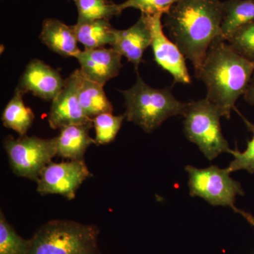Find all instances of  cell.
<instances>
[{"label":"cell","instance_id":"obj_5","mask_svg":"<svg viewBox=\"0 0 254 254\" xmlns=\"http://www.w3.org/2000/svg\"><path fill=\"white\" fill-rule=\"evenodd\" d=\"M184 120V132L189 141L195 143L205 158L213 160L232 149L222 134V115L216 105L206 98L187 103Z\"/></svg>","mask_w":254,"mask_h":254},{"label":"cell","instance_id":"obj_16","mask_svg":"<svg viewBox=\"0 0 254 254\" xmlns=\"http://www.w3.org/2000/svg\"><path fill=\"white\" fill-rule=\"evenodd\" d=\"M78 41L85 50L113 47L115 41L116 30L108 20L101 19L89 22L77 23L73 26Z\"/></svg>","mask_w":254,"mask_h":254},{"label":"cell","instance_id":"obj_26","mask_svg":"<svg viewBox=\"0 0 254 254\" xmlns=\"http://www.w3.org/2000/svg\"><path fill=\"white\" fill-rule=\"evenodd\" d=\"M244 97L247 103L254 106V73Z\"/></svg>","mask_w":254,"mask_h":254},{"label":"cell","instance_id":"obj_17","mask_svg":"<svg viewBox=\"0 0 254 254\" xmlns=\"http://www.w3.org/2000/svg\"><path fill=\"white\" fill-rule=\"evenodd\" d=\"M103 87L82 75L78 99L85 114L92 120L100 114L113 113V105L107 98Z\"/></svg>","mask_w":254,"mask_h":254},{"label":"cell","instance_id":"obj_1","mask_svg":"<svg viewBox=\"0 0 254 254\" xmlns=\"http://www.w3.org/2000/svg\"><path fill=\"white\" fill-rule=\"evenodd\" d=\"M170 39L199 71L210 44L222 36L223 18L220 0H179L163 15Z\"/></svg>","mask_w":254,"mask_h":254},{"label":"cell","instance_id":"obj_2","mask_svg":"<svg viewBox=\"0 0 254 254\" xmlns=\"http://www.w3.org/2000/svg\"><path fill=\"white\" fill-rule=\"evenodd\" d=\"M254 73V63L239 55L220 36L210 44L195 76L206 86L205 98L228 120L237 100L245 94Z\"/></svg>","mask_w":254,"mask_h":254},{"label":"cell","instance_id":"obj_12","mask_svg":"<svg viewBox=\"0 0 254 254\" xmlns=\"http://www.w3.org/2000/svg\"><path fill=\"white\" fill-rule=\"evenodd\" d=\"M122 57L113 48H101L81 51L76 58L83 77L105 86L120 73L123 67Z\"/></svg>","mask_w":254,"mask_h":254},{"label":"cell","instance_id":"obj_25","mask_svg":"<svg viewBox=\"0 0 254 254\" xmlns=\"http://www.w3.org/2000/svg\"><path fill=\"white\" fill-rule=\"evenodd\" d=\"M179 0H127L120 5L122 11L133 8L141 11L142 14H165Z\"/></svg>","mask_w":254,"mask_h":254},{"label":"cell","instance_id":"obj_7","mask_svg":"<svg viewBox=\"0 0 254 254\" xmlns=\"http://www.w3.org/2000/svg\"><path fill=\"white\" fill-rule=\"evenodd\" d=\"M4 147L15 175L36 182L57 155L56 137L43 139L26 135L18 138L8 136Z\"/></svg>","mask_w":254,"mask_h":254},{"label":"cell","instance_id":"obj_15","mask_svg":"<svg viewBox=\"0 0 254 254\" xmlns=\"http://www.w3.org/2000/svg\"><path fill=\"white\" fill-rule=\"evenodd\" d=\"M93 125H69L60 128L56 137L57 155L71 160H83L88 147L95 143L89 136Z\"/></svg>","mask_w":254,"mask_h":254},{"label":"cell","instance_id":"obj_10","mask_svg":"<svg viewBox=\"0 0 254 254\" xmlns=\"http://www.w3.org/2000/svg\"><path fill=\"white\" fill-rule=\"evenodd\" d=\"M81 70L76 69L66 79L60 94L53 100L48 123L53 129L74 125H93V120L85 114L78 99Z\"/></svg>","mask_w":254,"mask_h":254},{"label":"cell","instance_id":"obj_19","mask_svg":"<svg viewBox=\"0 0 254 254\" xmlns=\"http://www.w3.org/2000/svg\"><path fill=\"white\" fill-rule=\"evenodd\" d=\"M22 92L16 88L14 96L3 111V125L6 128L17 132L20 136H24L31 127L35 116L31 108L24 105Z\"/></svg>","mask_w":254,"mask_h":254},{"label":"cell","instance_id":"obj_18","mask_svg":"<svg viewBox=\"0 0 254 254\" xmlns=\"http://www.w3.org/2000/svg\"><path fill=\"white\" fill-rule=\"evenodd\" d=\"M222 37L225 39L237 29L254 21V0H227L222 2Z\"/></svg>","mask_w":254,"mask_h":254},{"label":"cell","instance_id":"obj_24","mask_svg":"<svg viewBox=\"0 0 254 254\" xmlns=\"http://www.w3.org/2000/svg\"><path fill=\"white\" fill-rule=\"evenodd\" d=\"M243 120L253 133V137L247 142V148L243 152L237 149L232 150L231 155H233L234 159L227 168L230 173L238 170H247L251 174L254 173V125L247 121L245 118Z\"/></svg>","mask_w":254,"mask_h":254},{"label":"cell","instance_id":"obj_9","mask_svg":"<svg viewBox=\"0 0 254 254\" xmlns=\"http://www.w3.org/2000/svg\"><path fill=\"white\" fill-rule=\"evenodd\" d=\"M145 16L151 31V46L155 62L172 75L174 83L190 84L191 78L187 69L186 58L177 45L165 36L162 23L163 14Z\"/></svg>","mask_w":254,"mask_h":254},{"label":"cell","instance_id":"obj_3","mask_svg":"<svg viewBox=\"0 0 254 254\" xmlns=\"http://www.w3.org/2000/svg\"><path fill=\"white\" fill-rule=\"evenodd\" d=\"M125 99V119L151 133L168 119L182 115L187 103L174 96L170 88H152L137 72V81L133 87L122 91Z\"/></svg>","mask_w":254,"mask_h":254},{"label":"cell","instance_id":"obj_14","mask_svg":"<svg viewBox=\"0 0 254 254\" xmlns=\"http://www.w3.org/2000/svg\"><path fill=\"white\" fill-rule=\"evenodd\" d=\"M40 38L50 50L65 58H76L81 52L73 26L55 18L44 20Z\"/></svg>","mask_w":254,"mask_h":254},{"label":"cell","instance_id":"obj_27","mask_svg":"<svg viewBox=\"0 0 254 254\" xmlns=\"http://www.w3.org/2000/svg\"><path fill=\"white\" fill-rule=\"evenodd\" d=\"M73 1H74V0H73Z\"/></svg>","mask_w":254,"mask_h":254},{"label":"cell","instance_id":"obj_11","mask_svg":"<svg viewBox=\"0 0 254 254\" xmlns=\"http://www.w3.org/2000/svg\"><path fill=\"white\" fill-rule=\"evenodd\" d=\"M64 83L58 70L36 59L26 66L17 88L23 94L31 92L42 99L53 100L63 89Z\"/></svg>","mask_w":254,"mask_h":254},{"label":"cell","instance_id":"obj_13","mask_svg":"<svg viewBox=\"0 0 254 254\" xmlns=\"http://www.w3.org/2000/svg\"><path fill=\"white\" fill-rule=\"evenodd\" d=\"M152 35L145 15L126 30H116L114 49L134 65L137 72L145 50L151 46Z\"/></svg>","mask_w":254,"mask_h":254},{"label":"cell","instance_id":"obj_23","mask_svg":"<svg viewBox=\"0 0 254 254\" xmlns=\"http://www.w3.org/2000/svg\"><path fill=\"white\" fill-rule=\"evenodd\" d=\"M225 40L239 55L254 63V21L242 26Z\"/></svg>","mask_w":254,"mask_h":254},{"label":"cell","instance_id":"obj_8","mask_svg":"<svg viewBox=\"0 0 254 254\" xmlns=\"http://www.w3.org/2000/svg\"><path fill=\"white\" fill-rule=\"evenodd\" d=\"M91 175L83 160L50 163L37 181V191L43 195L59 194L73 199L76 190Z\"/></svg>","mask_w":254,"mask_h":254},{"label":"cell","instance_id":"obj_21","mask_svg":"<svg viewBox=\"0 0 254 254\" xmlns=\"http://www.w3.org/2000/svg\"><path fill=\"white\" fill-rule=\"evenodd\" d=\"M31 240H25L16 233L5 218L0 215V254H28Z\"/></svg>","mask_w":254,"mask_h":254},{"label":"cell","instance_id":"obj_4","mask_svg":"<svg viewBox=\"0 0 254 254\" xmlns=\"http://www.w3.org/2000/svg\"><path fill=\"white\" fill-rule=\"evenodd\" d=\"M98 227L71 220H52L31 239L28 254H97Z\"/></svg>","mask_w":254,"mask_h":254},{"label":"cell","instance_id":"obj_22","mask_svg":"<svg viewBox=\"0 0 254 254\" xmlns=\"http://www.w3.org/2000/svg\"><path fill=\"white\" fill-rule=\"evenodd\" d=\"M125 119V114L115 116L112 113H103L95 117L93 123L95 130V143L103 145L113 141Z\"/></svg>","mask_w":254,"mask_h":254},{"label":"cell","instance_id":"obj_6","mask_svg":"<svg viewBox=\"0 0 254 254\" xmlns=\"http://www.w3.org/2000/svg\"><path fill=\"white\" fill-rule=\"evenodd\" d=\"M185 170L189 175V188L192 197H200L215 206L230 207L240 214L254 227L253 215L235 206L237 195H244L240 183L230 177L227 168L215 165L206 168H197L187 165Z\"/></svg>","mask_w":254,"mask_h":254},{"label":"cell","instance_id":"obj_20","mask_svg":"<svg viewBox=\"0 0 254 254\" xmlns=\"http://www.w3.org/2000/svg\"><path fill=\"white\" fill-rule=\"evenodd\" d=\"M78 10L77 23L108 20L123 13L119 4L110 0H74Z\"/></svg>","mask_w":254,"mask_h":254}]
</instances>
